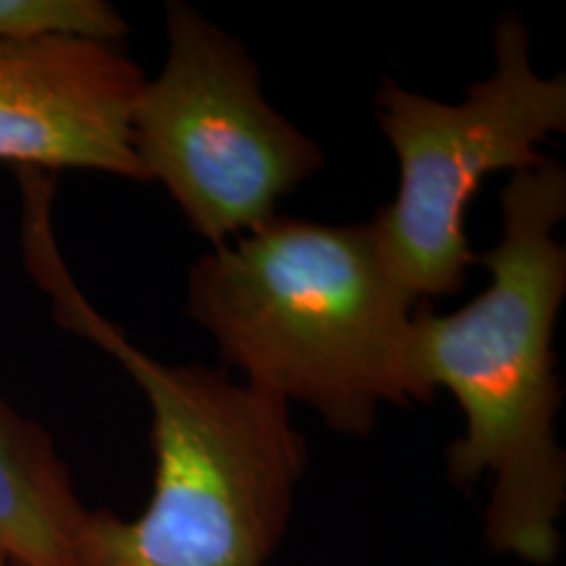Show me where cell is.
Masks as SVG:
<instances>
[{
    "mask_svg": "<svg viewBox=\"0 0 566 566\" xmlns=\"http://www.w3.org/2000/svg\"><path fill=\"white\" fill-rule=\"evenodd\" d=\"M168 55L132 111V150L189 229L221 247L279 216L325 166L313 137L268 103L260 69L233 34L192 6H166Z\"/></svg>",
    "mask_w": 566,
    "mask_h": 566,
    "instance_id": "cell-5",
    "label": "cell"
},
{
    "mask_svg": "<svg viewBox=\"0 0 566 566\" xmlns=\"http://www.w3.org/2000/svg\"><path fill=\"white\" fill-rule=\"evenodd\" d=\"M375 113L399 160L394 202L373 218L388 265L420 304L457 294L478 260L467 208L485 176L522 174L548 158L541 145L566 132V76L537 74L527 27L509 11L493 32V71L462 103L384 80Z\"/></svg>",
    "mask_w": 566,
    "mask_h": 566,
    "instance_id": "cell-4",
    "label": "cell"
},
{
    "mask_svg": "<svg viewBox=\"0 0 566 566\" xmlns=\"http://www.w3.org/2000/svg\"><path fill=\"white\" fill-rule=\"evenodd\" d=\"M90 512L53 436L0 399V554L13 566H82Z\"/></svg>",
    "mask_w": 566,
    "mask_h": 566,
    "instance_id": "cell-7",
    "label": "cell"
},
{
    "mask_svg": "<svg viewBox=\"0 0 566 566\" xmlns=\"http://www.w3.org/2000/svg\"><path fill=\"white\" fill-rule=\"evenodd\" d=\"M0 566H13L11 562H9V558H6L3 554H0Z\"/></svg>",
    "mask_w": 566,
    "mask_h": 566,
    "instance_id": "cell-9",
    "label": "cell"
},
{
    "mask_svg": "<svg viewBox=\"0 0 566 566\" xmlns=\"http://www.w3.org/2000/svg\"><path fill=\"white\" fill-rule=\"evenodd\" d=\"M27 265L63 328L124 365L153 415V491L139 516L92 509L82 566H268L292 522L307 441L292 407L231 370L168 365L74 286L55 250L53 179L21 171Z\"/></svg>",
    "mask_w": 566,
    "mask_h": 566,
    "instance_id": "cell-2",
    "label": "cell"
},
{
    "mask_svg": "<svg viewBox=\"0 0 566 566\" xmlns=\"http://www.w3.org/2000/svg\"><path fill=\"white\" fill-rule=\"evenodd\" d=\"M566 168L546 158L501 192V239L478 254L491 281L454 313L417 304L409 365L420 405L449 391L464 433L446 449L459 488L491 480L485 546L535 566L562 554L566 454L556 436L562 384L554 334L566 296Z\"/></svg>",
    "mask_w": 566,
    "mask_h": 566,
    "instance_id": "cell-1",
    "label": "cell"
},
{
    "mask_svg": "<svg viewBox=\"0 0 566 566\" xmlns=\"http://www.w3.org/2000/svg\"><path fill=\"white\" fill-rule=\"evenodd\" d=\"M147 74L122 42L0 40V163L147 181L132 111Z\"/></svg>",
    "mask_w": 566,
    "mask_h": 566,
    "instance_id": "cell-6",
    "label": "cell"
},
{
    "mask_svg": "<svg viewBox=\"0 0 566 566\" xmlns=\"http://www.w3.org/2000/svg\"><path fill=\"white\" fill-rule=\"evenodd\" d=\"M378 226L275 216L195 260L187 315L226 370L304 405L334 433L370 436L384 405H420L409 365L417 307Z\"/></svg>",
    "mask_w": 566,
    "mask_h": 566,
    "instance_id": "cell-3",
    "label": "cell"
},
{
    "mask_svg": "<svg viewBox=\"0 0 566 566\" xmlns=\"http://www.w3.org/2000/svg\"><path fill=\"white\" fill-rule=\"evenodd\" d=\"M122 13L103 0H0V40L82 38L122 42Z\"/></svg>",
    "mask_w": 566,
    "mask_h": 566,
    "instance_id": "cell-8",
    "label": "cell"
}]
</instances>
